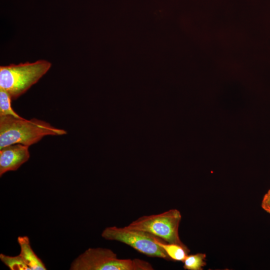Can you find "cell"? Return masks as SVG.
I'll list each match as a JSON object with an SVG mask.
<instances>
[{
	"instance_id": "4",
	"label": "cell",
	"mask_w": 270,
	"mask_h": 270,
	"mask_svg": "<svg viewBox=\"0 0 270 270\" xmlns=\"http://www.w3.org/2000/svg\"><path fill=\"white\" fill-rule=\"evenodd\" d=\"M181 219L180 211L173 208L158 214L142 216L126 226L148 232L166 242L188 248L182 242L178 234Z\"/></svg>"
},
{
	"instance_id": "3",
	"label": "cell",
	"mask_w": 270,
	"mask_h": 270,
	"mask_svg": "<svg viewBox=\"0 0 270 270\" xmlns=\"http://www.w3.org/2000/svg\"><path fill=\"white\" fill-rule=\"evenodd\" d=\"M70 270H153L149 262L140 258H119L112 250L89 248L72 262Z\"/></svg>"
},
{
	"instance_id": "9",
	"label": "cell",
	"mask_w": 270,
	"mask_h": 270,
	"mask_svg": "<svg viewBox=\"0 0 270 270\" xmlns=\"http://www.w3.org/2000/svg\"><path fill=\"white\" fill-rule=\"evenodd\" d=\"M183 262L185 270H202L206 264V254L204 253L188 254Z\"/></svg>"
},
{
	"instance_id": "7",
	"label": "cell",
	"mask_w": 270,
	"mask_h": 270,
	"mask_svg": "<svg viewBox=\"0 0 270 270\" xmlns=\"http://www.w3.org/2000/svg\"><path fill=\"white\" fill-rule=\"evenodd\" d=\"M18 242L20 248V254L31 270H46L44 263L32 249L30 239L27 236H18Z\"/></svg>"
},
{
	"instance_id": "13",
	"label": "cell",
	"mask_w": 270,
	"mask_h": 270,
	"mask_svg": "<svg viewBox=\"0 0 270 270\" xmlns=\"http://www.w3.org/2000/svg\"><path fill=\"white\" fill-rule=\"evenodd\" d=\"M268 213L270 214V212H269Z\"/></svg>"
},
{
	"instance_id": "10",
	"label": "cell",
	"mask_w": 270,
	"mask_h": 270,
	"mask_svg": "<svg viewBox=\"0 0 270 270\" xmlns=\"http://www.w3.org/2000/svg\"><path fill=\"white\" fill-rule=\"evenodd\" d=\"M0 259L10 270H31L20 254L12 256L0 254Z\"/></svg>"
},
{
	"instance_id": "2",
	"label": "cell",
	"mask_w": 270,
	"mask_h": 270,
	"mask_svg": "<svg viewBox=\"0 0 270 270\" xmlns=\"http://www.w3.org/2000/svg\"><path fill=\"white\" fill-rule=\"evenodd\" d=\"M52 64L42 60L0 66V88L16 100L36 84L50 70Z\"/></svg>"
},
{
	"instance_id": "8",
	"label": "cell",
	"mask_w": 270,
	"mask_h": 270,
	"mask_svg": "<svg viewBox=\"0 0 270 270\" xmlns=\"http://www.w3.org/2000/svg\"><path fill=\"white\" fill-rule=\"evenodd\" d=\"M158 244L164 249L171 260L183 262L190 252L188 248L176 244L168 243L162 240L158 241Z\"/></svg>"
},
{
	"instance_id": "5",
	"label": "cell",
	"mask_w": 270,
	"mask_h": 270,
	"mask_svg": "<svg viewBox=\"0 0 270 270\" xmlns=\"http://www.w3.org/2000/svg\"><path fill=\"white\" fill-rule=\"evenodd\" d=\"M102 236L106 240L127 244L148 256L171 260L158 244V242L162 240L148 232L130 229L126 226L123 228L113 226L105 228L102 232Z\"/></svg>"
},
{
	"instance_id": "11",
	"label": "cell",
	"mask_w": 270,
	"mask_h": 270,
	"mask_svg": "<svg viewBox=\"0 0 270 270\" xmlns=\"http://www.w3.org/2000/svg\"><path fill=\"white\" fill-rule=\"evenodd\" d=\"M12 98L3 89L0 88V116H12L20 117L12 108L11 106Z\"/></svg>"
},
{
	"instance_id": "6",
	"label": "cell",
	"mask_w": 270,
	"mask_h": 270,
	"mask_svg": "<svg viewBox=\"0 0 270 270\" xmlns=\"http://www.w3.org/2000/svg\"><path fill=\"white\" fill-rule=\"evenodd\" d=\"M28 146L20 144L0 149V176L8 171L17 170L30 157Z\"/></svg>"
},
{
	"instance_id": "12",
	"label": "cell",
	"mask_w": 270,
	"mask_h": 270,
	"mask_svg": "<svg viewBox=\"0 0 270 270\" xmlns=\"http://www.w3.org/2000/svg\"><path fill=\"white\" fill-rule=\"evenodd\" d=\"M261 206L267 212H270V190L264 196Z\"/></svg>"
},
{
	"instance_id": "1",
	"label": "cell",
	"mask_w": 270,
	"mask_h": 270,
	"mask_svg": "<svg viewBox=\"0 0 270 270\" xmlns=\"http://www.w3.org/2000/svg\"><path fill=\"white\" fill-rule=\"evenodd\" d=\"M66 133L64 130L36 118L28 120L21 116H0V149L16 144L30 146L46 136H60Z\"/></svg>"
}]
</instances>
